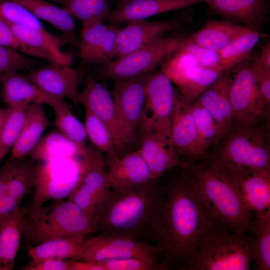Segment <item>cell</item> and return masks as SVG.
<instances>
[{
    "label": "cell",
    "mask_w": 270,
    "mask_h": 270,
    "mask_svg": "<svg viewBox=\"0 0 270 270\" xmlns=\"http://www.w3.org/2000/svg\"><path fill=\"white\" fill-rule=\"evenodd\" d=\"M46 104L53 109V125L56 130L74 143L86 145L88 138L84 124L72 114L64 100L50 95Z\"/></svg>",
    "instance_id": "e575fe53"
},
{
    "label": "cell",
    "mask_w": 270,
    "mask_h": 270,
    "mask_svg": "<svg viewBox=\"0 0 270 270\" xmlns=\"http://www.w3.org/2000/svg\"><path fill=\"white\" fill-rule=\"evenodd\" d=\"M234 180L254 172L270 171V147L264 128L233 120L218 144L204 161Z\"/></svg>",
    "instance_id": "3957f363"
},
{
    "label": "cell",
    "mask_w": 270,
    "mask_h": 270,
    "mask_svg": "<svg viewBox=\"0 0 270 270\" xmlns=\"http://www.w3.org/2000/svg\"><path fill=\"white\" fill-rule=\"evenodd\" d=\"M82 26L77 54L80 65L100 64L115 58L118 24L96 22Z\"/></svg>",
    "instance_id": "e0dca14e"
},
{
    "label": "cell",
    "mask_w": 270,
    "mask_h": 270,
    "mask_svg": "<svg viewBox=\"0 0 270 270\" xmlns=\"http://www.w3.org/2000/svg\"><path fill=\"white\" fill-rule=\"evenodd\" d=\"M180 40L162 38L136 50L99 64L104 80H126L155 71L179 48Z\"/></svg>",
    "instance_id": "ba28073f"
},
{
    "label": "cell",
    "mask_w": 270,
    "mask_h": 270,
    "mask_svg": "<svg viewBox=\"0 0 270 270\" xmlns=\"http://www.w3.org/2000/svg\"><path fill=\"white\" fill-rule=\"evenodd\" d=\"M8 108H0V136L8 114Z\"/></svg>",
    "instance_id": "816d5d0a"
},
{
    "label": "cell",
    "mask_w": 270,
    "mask_h": 270,
    "mask_svg": "<svg viewBox=\"0 0 270 270\" xmlns=\"http://www.w3.org/2000/svg\"><path fill=\"white\" fill-rule=\"evenodd\" d=\"M254 258L252 236L220 226L202 239L180 270H247Z\"/></svg>",
    "instance_id": "5b68a950"
},
{
    "label": "cell",
    "mask_w": 270,
    "mask_h": 270,
    "mask_svg": "<svg viewBox=\"0 0 270 270\" xmlns=\"http://www.w3.org/2000/svg\"><path fill=\"white\" fill-rule=\"evenodd\" d=\"M265 36L259 32L250 30L219 51L224 70H230L246 60L260 39Z\"/></svg>",
    "instance_id": "8d00e7d4"
},
{
    "label": "cell",
    "mask_w": 270,
    "mask_h": 270,
    "mask_svg": "<svg viewBox=\"0 0 270 270\" xmlns=\"http://www.w3.org/2000/svg\"><path fill=\"white\" fill-rule=\"evenodd\" d=\"M52 2H54L58 3V4H64L66 2V0H48Z\"/></svg>",
    "instance_id": "db71d44e"
},
{
    "label": "cell",
    "mask_w": 270,
    "mask_h": 270,
    "mask_svg": "<svg viewBox=\"0 0 270 270\" xmlns=\"http://www.w3.org/2000/svg\"><path fill=\"white\" fill-rule=\"evenodd\" d=\"M232 180L252 214L270 211V171L247 174Z\"/></svg>",
    "instance_id": "4dcf8cb0"
},
{
    "label": "cell",
    "mask_w": 270,
    "mask_h": 270,
    "mask_svg": "<svg viewBox=\"0 0 270 270\" xmlns=\"http://www.w3.org/2000/svg\"><path fill=\"white\" fill-rule=\"evenodd\" d=\"M169 78L161 70L152 72L146 82L145 106L142 136L158 132L169 138L174 104V87Z\"/></svg>",
    "instance_id": "4fadbf2b"
},
{
    "label": "cell",
    "mask_w": 270,
    "mask_h": 270,
    "mask_svg": "<svg viewBox=\"0 0 270 270\" xmlns=\"http://www.w3.org/2000/svg\"><path fill=\"white\" fill-rule=\"evenodd\" d=\"M180 42L179 48L192 54L201 66L220 72L225 71L218 52L200 46L188 38Z\"/></svg>",
    "instance_id": "ee69618b"
},
{
    "label": "cell",
    "mask_w": 270,
    "mask_h": 270,
    "mask_svg": "<svg viewBox=\"0 0 270 270\" xmlns=\"http://www.w3.org/2000/svg\"><path fill=\"white\" fill-rule=\"evenodd\" d=\"M174 92L170 138L180 162L190 166L202 161L196 147V131L192 104L176 88H174Z\"/></svg>",
    "instance_id": "9a60e30c"
},
{
    "label": "cell",
    "mask_w": 270,
    "mask_h": 270,
    "mask_svg": "<svg viewBox=\"0 0 270 270\" xmlns=\"http://www.w3.org/2000/svg\"><path fill=\"white\" fill-rule=\"evenodd\" d=\"M88 70L86 64L72 68L70 64H50L34 68L26 76L43 92L57 98H68L77 105L79 87Z\"/></svg>",
    "instance_id": "5bb4252c"
},
{
    "label": "cell",
    "mask_w": 270,
    "mask_h": 270,
    "mask_svg": "<svg viewBox=\"0 0 270 270\" xmlns=\"http://www.w3.org/2000/svg\"><path fill=\"white\" fill-rule=\"evenodd\" d=\"M78 104H82L106 124L111 134L114 150L118 156L120 147L119 129L114 101L106 84L86 76L82 90L79 93Z\"/></svg>",
    "instance_id": "ac0fdd59"
},
{
    "label": "cell",
    "mask_w": 270,
    "mask_h": 270,
    "mask_svg": "<svg viewBox=\"0 0 270 270\" xmlns=\"http://www.w3.org/2000/svg\"><path fill=\"white\" fill-rule=\"evenodd\" d=\"M196 131V147L202 162L209 150L220 142L227 131L220 126L208 111L196 102L192 104Z\"/></svg>",
    "instance_id": "836d02e7"
},
{
    "label": "cell",
    "mask_w": 270,
    "mask_h": 270,
    "mask_svg": "<svg viewBox=\"0 0 270 270\" xmlns=\"http://www.w3.org/2000/svg\"><path fill=\"white\" fill-rule=\"evenodd\" d=\"M82 158H56L35 164L36 182L28 212L49 200L68 196L80 174Z\"/></svg>",
    "instance_id": "9c48e42d"
},
{
    "label": "cell",
    "mask_w": 270,
    "mask_h": 270,
    "mask_svg": "<svg viewBox=\"0 0 270 270\" xmlns=\"http://www.w3.org/2000/svg\"><path fill=\"white\" fill-rule=\"evenodd\" d=\"M231 78V70L224 71L194 100L206 109L216 122L226 131L234 120L229 96Z\"/></svg>",
    "instance_id": "484cf974"
},
{
    "label": "cell",
    "mask_w": 270,
    "mask_h": 270,
    "mask_svg": "<svg viewBox=\"0 0 270 270\" xmlns=\"http://www.w3.org/2000/svg\"><path fill=\"white\" fill-rule=\"evenodd\" d=\"M203 0H132L117 5L106 20L110 23L122 22L146 19L162 13L184 8Z\"/></svg>",
    "instance_id": "d4e9b609"
},
{
    "label": "cell",
    "mask_w": 270,
    "mask_h": 270,
    "mask_svg": "<svg viewBox=\"0 0 270 270\" xmlns=\"http://www.w3.org/2000/svg\"><path fill=\"white\" fill-rule=\"evenodd\" d=\"M41 61L12 48L0 44V80L5 75L20 70L39 67Z\"/></svg>",
    "instance_id": "b9f144b4"
},
{
    "label": "cell",
    "mask_w": 270,
    "mask_h": 270,
    "mask_svg": "<svg viewBox=\"0 0 270 270\" xmlns=\"http://www.w3.org/2000/svg\"><path fill=\"white\" fill-rule=\"evenodd\" d=\"M64 8L82 24L106 20L111 10L108 0H66Z\"/></svg>",
    "instance_id": "74e56055"
},
{
    "label": "cell",
    "mask_w": 270,
    "mask_h": 270,
    "mask_svg": "<svg viewBox=\"0 0 270 270\" xmlns=\"http://www.w3.org/2000/svg\"><path fill=\"white\" fill-rule=\"evenodd\" d=\"M170 176L148 236L156 242L164 270H180L202 239L220 224L206 208L189 166Z\"/></svg>",
    "instance_id": "6da1fadb"
},
{
    "label": "cell",
    "mask_w": 270,
    "mask_h": 270,
    "mask_svg": "<svg viewBox=\"0 0 270 270\" xmlns=\"http://www.w3.org/2000/svg\"><path fill=\"white\" fill-rule=\"evenodd\" d=\"M28 105L6 106L8 112L0 136V164L16 141Z\"/></svg>",
    "instance_id": "ab89813d"
},
{
    "label": "cell",
    "mask_w": 270,
    "mask_h": 270,
    "mask_svg": "<svg viewBox=\"0 0 270 270\" xmlns=\"http://www.w3.org/2000/svg\"><path fill=\"white\" fill-rule=\"evenodd\" d=\"M2 100L6 106L32 103L46 104L48 94L31 82L26 75L12 72L0 80Z\"/></svg>",
    "instance_id": "f546056e"
},
{
    "label": "cell",
    "mask_w": 270,
    "mask_h": 270,
    "mask_svg": "<svg viewBox=\"0 0 270 270\" xmlns=\"http://www.w3.org/2000/svg\"><path fill=\"white\" fill-rule=\"evenodd\" d=\"M50 124L42 104H30L26 111L16 141L11 149L10 159L22 160L27 155L30 154Z\"/></svg>",
    "instance_id": "4316f807"
},
{
    "label": "cell",
    "mask_w": 270,
    "mask_h": 270,
    "mask_svg": "<svg viewBox=\"0 0 270 270\" xmlns=\"http://www.w3.org/2000/svg\"><path fill=\"white\" fill-rule=\"evenodd\" d=\"M36 17L50 23L62 32L68 43L78 47L80 39L76 31L74 18L64 8H60L45 0H15Z\"/></svg>",
    "instance_id": "1f68e13d"
},
{
    "label": "cell",
    "mask_w": 270,
    "mask_h": 270,
    "mask_svg": "<svg viewBox=\"0 0 270 270\" xmlns=\"http://www.w3.org/2000/svg\"><path fill=\"white\" fill-rule=\"evenodd\" d=\"M252 232H254V269L270 270V211L252 214Z\"/></svg>",
    "instance_id": "d590c367"
},
{
    "label": "cell",
    "mask_w": 270,
    "mask_h": 270,
    "mask_svg": "<svg viewBox=\"0 0 270 270\" xmlns=\"http://www.w3.org/2000/svg\"><path fill=\"white\" fill-rule=\"evenodd\" d=\"M189 166L200 196L213 218L232 232L241 234L252 232V214L236 184L204 162Z\"/></svg>",
    "instance_id": "277c9868"
},
{
    "label": "cell",
    "mask_w": 270,
    "mask_h": 270,
    "mask_svg": "<svg viewBox=\"0 0 270 270\" xmlns=\"http://www.w3.org/2000/svg\"><path fill=\"white\" fill-rule=\"evenodd\" d=\"M0 20L45 30L38 18L15 0H0Z\"/></svg>",
    "instance_id": "7bdbcfd3"
},
{
    "label": "cell",
    "mask_w": 270,
    "mask_h": 270,
    "mask_svg": "<svg viewBox=\"0 0 270 270\" xmlns=\"http://www.w3.org/2000/svg\"><path fill=\"white\" fill-rule=\"evenodd\" d=\"M256 80L266 106L270 104V68L260 64L257 59L251 60Z\"/></svg>",
    "instance_id": "c3c4849f"
},
{
    "label": "cell",
    "mask_w": 270,
    "mask_h": 270,
    "mask_svg": "<svg viewBox=\"0 0 270 270\" xmlns=\"http://www.w3.org/2000/svg\"><path fill=\"white\" fill-rule=\"evenodd\" d=\"M260 57L257 58L259 63L264 66L270 68V42H268L261 48Z\"/></svg>",
    "instance_id": "f907efd6"
},
{
    "label": "cell",
    "mask_w": 270,
    "mask_h": 270,
    "mask_svg": "<svg viewBox=\"0 0 270 270\" xmlns=\"http://www.w3.org/2000/svg\"><path fill=\"white\" fill-rule=\"evenodd\" d=\"M36 182L35 164L32 160H16L8 179L7 187L10 196L20 204Z\"/></svg>",
    "instance_id": "f35d334b"
},
{
    "label": "cell",
    "mask_w": 270,
    "mask_h": 270,
    "mask_svg": "<svg viewBox=\"0 0 270 270\" xmlns=\"http://www.w3.org/2000/svg\"><path fill=\"white\" fill-rule=\"evenodd\" d=\"M4 22L20 41L46 55L52 64L71 65L74 59L73 54L62 50L64 46L68 43L63 34L54 35L46 30Z\"/></svg>",
    "instance_id": "603a6c76"
},
{
    "label": "cell",
    "mask_w": 270,
    "mask_h": 270,
    "mask_svg": "<svg viewBox=\"0 0 270 270\" xmlns=\"http://www.w3.org/2000/svg\"><path fill=\"white\" fill-rule=\"evenodd\" d=\"M151 72L128 80L114 81L110 91L119 129L120 157L134 150V146L139 145L145 106L146 84Z\"/></svg>",
    "instance_id": "52a82bcc"
},
{
    "label": "cell",
    "mask_w": 270,
    "mask_h": 270,
    "mask_svg": "<svg viewBox=\"0 0 270 270\" xmlns=\"http://www.w3.org/2000/svg\"><path fill=\"white\" fill-rule=\"evenodd\" d=\"M114 0L115 2H116L117 5H120V4L126 3L132 0Z\"/></svg>",
    "instance_id": "f5cc1de1"
},
{
    "label": "cell",
    "mask_w": 270,
    "mask_h": 270,
    "mask_svg": "<svg viewBox=\"0 0 270 270\" xmlns=\"http://www.w3.org/2000/svg\"><path fill=\"white\" fill-rule=\"evenodd\" d=\"M100 152L96 148L76 144L58 130H54L42 138L30 154L33 160L40 162L61 158H84L104 164Z\"/></svg>",
    "instance_id": "cb8c5ba5"
},
{
    "label": "cell",
    "mask_w": 270,
    "mask_h": 270,
    "mask_svg": "<svg viewBox=\"0 0 270 270\" xmlns=\"http://www.w3.org/2000/svg\"><path fill=\"white\" fill-rule=\"evenodd\" d=\"M136 150L148 168L152 180H158L165 172L174 168L188 166L180 160L170 138L160 132L143 134Z\"/></svg>",
    "instance_id": "ffe728a7"
},
{
    "label": "cell",
    "mask_w": 270,
    "mask_h": 270,
    "mask_svg": "<svg viewBox=\"0 0 270 270\" xmlns=\"http://www.w3.org/2000/svg\"><path fill=\"white\" fill-rule=\"evenodd\" d=\"M24 270H72L70 260L48 258L38 262H32Z\"/></svg>",
    "instance_id": "681fc988"
},
{
    "label": "cell",
    "mask_w": 270,
    "mask_h": 270,
    "mask_svg": "<svg viewBox=\"0 0 270 270\" xmlns=\"http://www.w3.org/2000/svg\"><path fill=\"white\" fill-rule=\"evenodd\" d=\"M102 270H161L148 262L129 258L98 262Z\"/></svg>",
    "instance_id": "7dc6e473"
},
{
    "label": "cell",
    "mask_w": 270,
    "mask_h": 270,
    "mask_svg": "<svg viewBox=\"0 0 270 270\" xmlns=\"http://www.w3.org/2000/svg\"><path fill=\"white\" fill-rule=\"evenodd\" d=\"M86 238L85 235L79 234L45 241L29 246L28 254L33 262L48 258L76 260Z\"/></svg>",
    "instance_id": "d6a6232c"
},
{
    "label": "cell",
    "mask_w": 270,
    "mask_h": 270,
    "mask_svg": "<svg viewBox=\"0 0 270 270\" xmlns=\"http://www.w3.org/2000/svg\"><path fill=\"white\" fill-rule=\"evenodd\" d=\"M180 24L175 18L160 21L142 19L128 22L118 34L115 57L130 53L164 38L166 33L177 28Z\"/></svg>",
    "instance_id": "d6986e66"
},
{
    "label": "cell",
    "mask_w": 270,
    "mask_h": 270,
    "mask_svg": "<svg viewBox=\"0 0 270 270\" xmlns=\"http://www.w3.org/2000/svg\"><path fill=\"white\" fill-rule=\"evenodd\" d=\"M16 160L10 159L0 167V218L20 206V204L10 194L7 187L8 178Z\"/></svg>",
    "instance_id": "bcb514c9"
},
{
    "label": "cell",
    "mask_w": 270,
    "mask_h": 270,
    "mask_svg": "<svg viewBox=\"0 0 270 270\" xmlns=\"http://www.w3.org/2000/svg\"><path fill=\"white\" fill-rule=\"evenodd\" d=\"M106 165L111 188L133 186L151 180L148 168L136 150L120 157L115 151L106 154Z\"/></svg>",
    "instance_id": "7402d4cb"
},
{
    "label": "cell",
    "mask_w": 270,
    "mask_h": 270,
    "mask_svg": "<svg viewBox=\"0 0 270 270\" xmlns=\"http://www.w3.org/2000/svg\"><path fill=\"white\" fill-rule=\"evenodd\" d=\"M212 12L229 20L258 32L268 12L266 0H203Z\"/></svg>",
    "instance_id": "44dd1931"
},
{
    "label": "cell",
    "mask_w": 270,
    "mask_h": 270,
    "mask_svg": "<svg viewBox=\"0 0 270 270\" xmlns=\"http://www.w3.org/2000/svg\"><path fill=\"white\" fill-rule=\"evenodd\" d=\"M92 218L72 202L52 200L28 213L23 236L29 246L45 241L75 235H87L96 232Z\"/></svg>",
    "instance_id": "8992f818"
},
{
    "label": "cell",
    "mask_w": 270,
    "mask_h": 270,
    "mask_svg": "<svg viewBox=\"0 0 270 270\" xmlns=\"http://www.w3.org/2000/svg\"><path fill=\"white\" fill-rule=\"evenodd\" d=\"M229 96L234 120L244 126L257 125L266 107L248 58L230 69Z\"/></svg>",
    "instance_id": "8fae6325"
},
{
    "label": "cell",
    "mask_w": 270,
    "mask_h": 270,
    "mask_svg": "<svg viewBox=\"0 0 270 270\" xmlns=\"http://www.w3.org/2000/svg\"><path fill=\"white\" fill-rule=\"evenodd\" d=\"M160 70L190 104L224 72L201 66L192 54L179 48L164 62Z\"/></svg>",
    "instance_id": "7c38bea8"
},
{
    "label": "cell",
    "mask_w": 270,
    "mask_h": 270,
    "mask_svg": "<svg viewBox=\"0 0 270 270\" xmlns=\"http://www.w3.org/2000/svg\"><path fill=\"white\" fill-rule=\"evenodd\" d=\"M105 165L89 158H82L80 174L68 200L92 218L110 189Z\"/></svg>",
    "instance_id": "2e32d148"
},
{
    "label": "cell",
    "mask_w": 270,
    "mask_h": 270,
    "mask_svg": "<svg viewBox=\"0 0 270 270\" xmlns=\"http://www.w3.org/2000/svg\"><path fill=\"white\" fill-rule=\"evenodd\" d=\"M84 124L87 138L94 147L106 154L115 151L113 139L108 128L100 118L86 108Z\"/></svg>",
    "instance_id": "60d3db41"
},
{
    "label": "cell",
    "mask_w": 270,
    "mask_h": 270,
    "mask_svg": "<svg viewBox=\"0 0 270 270\" xmlns=\"http://www.w3.org/2000/svg\"><path fill=\"white\" fill-rule=\"evenodd\" d=\"M159 254L158 248L146 242L130 237L102 234L86 238L76 260L99 262L134 258L164 270L158 262Z\"/></svg>",
    "instance_id": "30bf717a"
},
{
    "label": "cell",
    "mask_w": 270,
    "mask_h": 270,
    "mask_svg": "<svg viewBox=\"0 0 270 270\" xmlns=\"http://www.w3.org/2000/svg\"><path fill=\"white\" fill-rule=\"evenodd\" d=\"M0 44L12 48L22 54L44 60L52 64L51 60L45 54L20 41L10 27L0 20Z\"/></svg>",
    "instance_id": "f6af8a7d"
},
{
    "label": "cell",
    "mask_w": 270,
    "mask_h": 270,
    "mask_svg": "<svg viewBox=\"0 0 270 270\" xmlns=\"http://www.w3.org/2000/svg\"><path fill=\"white\" fill-rule=\"evenodd\" d=\"M28 213L18 206L0 218V270L14 268Z\"/></svg>",
    "instance_id": "83f0119b"
},
{
    "label": "cell",
    "mask_w": 270,
    "mask_h": 270,
    "mask_svg": "<svg viewBox=\"0 0 270 270\" xmlns=\"http://www.w3.org/2000/svg\"><path fill=\"white\" fill-rule=\"evenodd\" d=\"M250 30L226 20L210 18L188 38L203 47L219 52Z\"/></svg>",
    "instance_id": "f1b7e54d"
},
{
    "label": "cell",
    "mask_w": 270,
    "mask_h": 270,
    "mask_svg": "<svg viewBox=\"0 0 270 270\" xmlns=\"http://www.w3.org/2000/svg\"><path fill=\"white\" fill-rule=\"evenodd\" d=\"M156 182L111 188L92 217L96 230L136 239L148 236L164 195Z\"/></svg>",
    "instance_id": "7a4b0ae2"
}]
</instances>
